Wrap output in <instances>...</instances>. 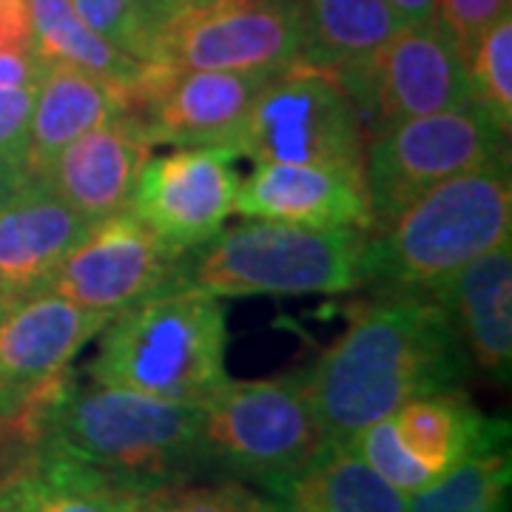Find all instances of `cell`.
Returning <instances> with one entry per match:
<instances>
[{
  "label": "cell",
  "mask_w": 512,
  "mask_h": 512,
  "mask_svg": "<svg viewBox=\"0 0 512 512\" xmlns=\"http://www.w3.org/2000/svg\"><path fill=\"white\" fill-rule=\"evenodd\" d=\"M467 353L436 296H384L353 313L348 330L305 376L330 444L430 393L461 390Z\"/></svg>",
  "instance_id": "1"
},
{
  "label": "cell",
  "mask_w": 512,
  "mask_h": 512,
  "mask_svg": "<svg viewBox=\"0 0 512 512\" xmlns=\"http://www.w3.org/2000/svg\"><path fill=\"white\" fill-rule=\"evenodd\" d=\"M202 404L165 402L69 379L20 416V436L106 473L134 493L188 481L202 467Z\"/></svg>",
  "instance_id": "2"
},
{
  "label": "cell",
  "mask_w": 512,
  "mask_h": 512,
  "mask_svg": "<svg viewBox=\"0 0 512 512\" xmlns=\"http://www.w3.org/2000/svg\"><path fill=\"white\" fill-rule=\"evenodd\" d=\"M512 242L510 157L427 188L367 234L362 285L384 296H436L478 256Z\"/></svg>",
  "instance_id": "3"
},
{
  "label": "cell",
  "mask_w": 512,
  "mask_h": 512,
  "mask_svg": "<svg viewBox=\"0 0 512 512\" xmlns=\"http://www.w3.org/2000/svg\"><path fill=\"white\" fill-rule=\"evenodd\" d=\"M100 333L94 384L202 404L228 382V313L211 293L174 282L114 313Z\"/></svg>",
  "instance_id": "4"
},
{
  "label": "cell",
  "mask_w": 512,
  "mask_h": 512,
  "mask_svg": "<svg viewBox=\"0 0 512 512\" xmlns=\"http://www.w3.org/2000/svg\"><path fill=\"white\" fill-rule=\"evenodd\" d=\"M367 231L248 220L180 259L177 282L217 299L362 288Z\"/></svg>",
  "instance_id": "5"
},
{
  "label": "cell",
  "mask_w": 512,
  "mask_h": 512,
  "mask_svg": "<svg viewBox=\"0 0 512 512\" xmlns=\"http://www.w3.org/2000/svg\"><path fill=\"white\" fill-rule=\"evenodd\" d=\"M305 370L228 382L202 402V467L271 487L328 447Z\"/></svg>",
  "instance_id": "6"
},
{
  "label": "cell",
  "mask_w": 512,
  "mask_h": 512,
  "mask_svg": "<svg viewBox=\"0 0 512 512\" xmlns=\"http://www.w3.org/2000/svg\"><path fill=\"white\" fill-rule=\"evenodd\" d=\"M305 0H188L157 20L137 57L163 69L282 72L302 60Z\"/></svg>",
  "instance_id": "7"
},
{
  "label": "cell",
  "mask_w": 512,
  "mask_h": 512,
  "mask_svg": "<svg viewBox=\"0 0 512 512\" xmlns=\"http://www.w3.org/2000/svg\"><path fill=\"white\" fill-rule=\"evenodd\" d=\"M507 140L510 137L476 103L370 128L365 143L370 234L427 188L510 157Z\"/></svg>",
  "instance_id": "8"
},
{
  "label": "cell",
  "mask_w": 512,
  "mask_h": 512,
  "mask_svg": "<svg viewBox=\"0 0 512 512\" xmlns=\"http://www.w3.org/2000/svg\"><path fill=\"white\" fill-rule=\"evenodd\" d=\"M365 143V120L339 77L299 60L256 97L237 151L256 165H330L365 174Z\"/></svg>",
  "instance_id": "9"
},
{
  "label": "cell",
  "mask_w": 512,
  "mask_h": 512,
  "mask_svg": "<svg viewBox=\"0 0 512 512\" xmlns=\"http://www.w3.org/2000/svg\"><path fill=\"white\" fill-rule=\"evenodd\" d=\"M348 94L365 128L473 106L467 60L441 18L399 26Z\"/></svg>",
  "instance_id": "10"
},
{
  "label": "cell",
  "mask_w": 512,
  "mask_h": 512,
  "mask_svg": "<svg viewBox=\"0 0 512 512\" xmlns=\"http://www.w3.org/2000/svg\"><path fill=\"white\" fill-rule=\"evenodd\" d=\"M279 72L163 69L148 63L146 77L128 92V111L157 146L237 148L256 97Z\"/></svg>",
  "instance_id": "11"
},
{
  "label": "cell",
  "mask_w": 512,
  "mask_h": 512,
  "mask_svg": "<svg viewBox=\"0 0 512 512\" xmlns=\"http://www.w3.org/2000/svg\"><path fill=\"white\" fill-rule=\"evenodd\" d=\"M183 254L171 251L131 208L92 222L49 279L86 311L114 316L177 282Z\"/></svg>",
  "instance_id": "12"
},
{
  "label": "cell",
  "mask_w": 512,
  "mask_h": 512,
  "mask_svg": "<svg viewBox=\"0 0 512 512\" xmlns=\"http://www.w3.org/2000/svg\"><path fill=\"white\" fill-rule=\"evenodd\" d=\"M106 322L109 316L49 288L0 296V404L20 419L69 373Z\"/></svg>",
  "instance_id": "13"
},
{
  "label": "cell",
  "mask_w": 512,
  "mask_h": 512,
  "mask_svg": "<svg viewBox=\"0 0 512 512\" xmlns=\"http://www.w3.org/2000/svg\"><path fill=\"white\" fill-rule=\"evenodd\" d=\"M237 148L194 146L151 157L140 174L131 211L177 254L217 237L234 214Z\"/></svg>",
  "instance_id": "14"
},
{
  "label": "cell",
  "mask_w": 512,
  "mask_h": 512,
  "mask_svg": "<svg viewBox=\"0 0 512 512\" xmlns=\"http://www.w3.org/2000/svg\"><path fill=\"white\" fill-rule=\"evenodd\" d=\"M151 148L137 117L126 111L60 148L40 177L92 225L131 208Z\"/></svg>",
  "instance_id": "15"
},
{
  "label": "cell",
  "mask_w": 512,
  "mask_h": 512,
  "mask_svg": "<svg viewBox=\"0 0 512 512\" xmlns=\"http://www.w3.org/2000/svg\"><path fill=\"white\" fill-rule=\"evenodd\" d=\"M234 214L308 228H362L370 234L365 174L330 165L259 163L237 185Z\"/></svg>",
  "instance_id": "16"
},
{
  "label": "cell",
  "mask_w": 512,
  "mask_h": 512,
  "mask_svg": "<svg viewBox=\"0 0 512 512\" xmlns=\"http://www.w3.org/2000/svg\"><path fill=\"white\" fill-rule=\"evenodd\" d=\"M86 228L52 185L26 174L0 200V296L46 288Z\"/></svg>",
  "instance_id": "17"
},
{
  "label": "cell",
  "mask_w": 512,
  "mask_h": 512,
  "mask_svg": "<svg viewBox=\"0 0 512 512\" xmlns=\"http://www.w3.org/2000/svg\"><path fill=\"white\" fill-rule=\"evenodd\" d=\"M137 493L20 436L0 447V512H131Z\"/></svg>",
  "instance_id": "18"
},
{
  "label": "cell",
  "mask_w": 512,
  "mask_h": 512,
  "mask_svg": "<svg viewBox=\"0 0 512 512\" xmlns=\"http://www.w3.org/2000/svg\"><path fill=\"white\" fill-rule=\"evenodd\" d=\"M126 111L128 92L123 86L77 66L43 63L29 123L26 174L40 177L60 148Z\"/></svg>",
  "instance_id": "19"
},
{
  "label": "cell",
  "mask_w": 512,
  "mask_h": 512,
  "mask_svg": "<svg viewBox=\"0 0 512 512\" xmlns=\"http://www.w3.org/2000/svg\"><path fill=\"white\" fill-rule=\"evenodd\" d=\"M456 322L461 342L476 365L495 379L510 382L512 367V248L510 242L464 265L439 293Z\"/></svg>",
  "instance_id": "20"
},
{
  "label": "cell",
  "mask_w": 512,
  "mask_h": 512,
  "mask_svg": "<svg viewBox=\"0 0 512 512\" xmlns=\"http://www.w3.org/2000/svg\"><path fill=\"white\" fill-rule=\"evenodd\" d=\"M399 26L387 0H305L302 63L350 89Z\"/></svg>",
  "instance_id": "21"
},
{
  "label": "cell",
  "mask_w": 512,
  "mask_h": 512,
  "mask_svg": "<svg viewBox=\"0 0 512 512\" xmlns=\"http://www.w3.org/2000/svg\"><path fill=\"white\" fill-rule=\"evenodd\" d=\"M265 490L282 512H407V495L370 470L348 444H328Z\"/></svg>",
  "instance_id": "22"
},
{
  "label": "cell",
  "mask_w": 512,
  "mask_h": 512,
  "mask_svg": "<svg viewBox=\"0 0 512 512\" xmlns=\"http://www.w3.org/2000/svg\"><path fill=\"white\" fill-rule=\"evenodd\" d=\"M393 424L404 447L436 476H444L478 447L510 436V424L487 419L464 390L410 399L393 413Z\"/></svg>",
  "instance_id": "23"
},
{
  "label": "cell",
  "mask_w": 512,
  "mask_h": 512,
  "mask_svg": "<svg viewBox=\"0 0 512 512\" xmlns=\"http://www.w3.org/2000/svg\"><path fill=\"white\" fill-rule=\"evenodd\" d=\"M32 18V52L40 63H66L100 74L131 92L148 72L140 57L117 49L89 29L72 0H26Z\"/></svg>",
  "instance_id": "24"
},
{
  "label": "cell",
  "mask_w": 512,
  "mask_h": 512,
  "mask_svg": "<svg viewBox=\"0 0 512 512\" xmlns=\"http://www.w3.org/2000/svg\"><path fill=\"white\" fill-rule=\"evenodd\" d=\"M510 487V436H504L407 495V512H510Z\"/></svg>",
  "instance_id": "25"
},
{
  "label": "cell",
  "mask_w": 512,
  "mask_h": 512,
  "mask_svg": "<svg viewBox=\"0 0 512 512\" xmlns=\"http://www.w3.org/2000/svg\"><path fill=\"white\" fill-rule=\"evenodd\" d=\"M473 103L484 109L507 137L512 128V12L481 35L467 57Z\"/></svg>",
  "instance_id": "26"
},
{
  "label": "cell",
  "mask_w": 512,
  "mask_h": 512,
  "mask_svg": "<svg viewBox=\"0 0 512 512\" xmlns=\"http://www.w3.org/2000/svg\"><path fill=\"white\" fill-rule=\"evenodd\" d=\"M131 512H282L274 501L251 493L239 481L188 484L171 481L134 498Z\"/></svg>",
  "instance_id": "27"
},
{
  "label": "cell",
  "mask_w": 512,
  "mask_h": 512,
  "mask_svg": "<svg viewBox=\"0 0 512 512\" xmlns=\"http://www.w3.org/2000/svg\"><path fill=\"white\" fill-rule=\"evenodd\" d=\"M348 447L365 461L370 470H376L387 484H393L404 495L419 493L439 478L404 447V441L396 433L393 416L367 424L365 430H359L348 441Z\"/></svg>",
  "instance_id": "28"
},
{
  "label": "cell",
  "mask_w": 512,
  "mask_h": 512,
  "mask_svg": "<svg viewBox=\"0 0 512 512\" xmlns=\"http://www.w3.org/2000/svg\"><path fill=\"white\" fill-rule=\"evenodd\" d=\"M80 20L117 49L134 55L140 37L143 0H72Z\"/></svg>",
  "instance_id": "29"
},
{
  "label": "cell",
  "mask_w": 512,
  "mask_h": 512,
  "mask_svg": "<svg viewBox=\"0 0 512 512\" xmlns=\"http://www.w3.org/2000/svg\"><path fill=\"white\" fill-rule=\"evenodd\" d=\"M507 12H512L510 0H439V18L456 37L464 60L476 49L481 35Z\"/></svg>",
  "instance_id": "30"
},
{
  "label": "cell",
  "mask_w": 512,
  "mask_h": 512,
  "mask_svg": "<svg viewBox=\"0 0 512 512\" xmlns=\"http://www.w3.org/2000/svg\"><path fill=\"white\" fill-rule=\"evenodd\" d=\"M35 106V86L0 89V157L26 171V143Z\"/></svg>",
  "instance_id": "31"
},
{
  "label": "cell",
  "mask_w": 512,
  "mask_h": 512,
  "mask_svg": "<svg viewBox=\"0 0 512 512\" xmlns=\"http://www.w3.org/2000/svg\"><path fill=\"white\" fill-rule=\"evenodd\" d=\"M0 52H32V18L26 0H0Z\"/></svg>",
  "instance_id": "32"
},
{
  "label": "cell",
  "mask_w": 512,
  "mask_h": 512,
  "mask_svg": "<svg viewBox=\"0 0 512 512\" xmlns=\"http://www.w3.org/2000/svg\"><path fill=\"white\" fill-rule=\"evenodd\" d=\"M43 63L35 52H0V89L37 86Z\"/></svg>",
  "instance_id": "33"
},
{
  "label": "cell",
  "mask_w": 512,
  "mask_h": 512,
  "mask_svg": "<svg viewBox=\"0 0 512 512\" xmlns=\"http://www.w3.org/2000/svg\"><path fill=\"white\" fill-rule=\"evenodd\" d=\"M387 6L402 26L439 18V0H387Z\"/></svg>",
  "instance_id": "34"
},
{
  "label": "cell",
  "mask_w": 512,
  "mask_h": 512,
  "mask_svg": "<svg viewBox=\"0 0 512 512\" xmlns=\"http://www.w3.org/2000/svg\"><path fill=\"white\" fill-rule=\"evenodd\" d=\"M188 0H143V15H140V37H137V49H134V57L140 52V43H143V37L148 35V29L157 23V20L168 15L171 9H177V6H183Z\"/></svg>",
  "instance_id": "35"
},
{
  "label": "cell",
  "mask_w": 512,
  "mask_h": 512,
  "mask_svg": "<svg viewBox=\"0 0 512 512\" xmlns=\"http://www.w3.org/2000/svg\"><path fill=\"white\" fill-rule=\"evenodd\" d=\"M23 177H26V171H23V168H18V165H12L9 160H3V157H0V200H3V197H6V194H9L20 180H23Z\"/></svg>",
  "instance_id": "36"
},
{
  "label": "cell",
  "mask_w": 512,
  "mask_h": 512,
  "mask_svg": "<svg viewBox=\"0 0 512 512\" xmlns=\"http://www.w3.org/2000/svg\"><path fill=\"white\" fill-rule=\"evenodd\" d=\"M20 430V419L18 416H12L3 404H0V447L6 444V441L12 439L15 433Z\"/></svg>",
  "instance_id": "37"
}]
</instances>
